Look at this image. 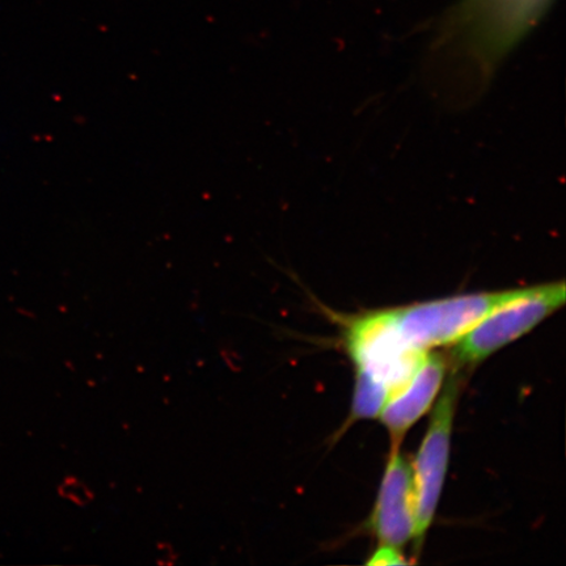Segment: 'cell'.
<instances>
[{
  "mask_svg": "<svg viewBox=\"0 0 566 566\" xmlns=\"http://www.w3.org/2000/svg\"><path fill=\"white\" fill-rule=\"evenodd\" d=\"M552 0H462L442 24L438 51L464 63L480 84L534 30Z\"/></svg>",
  "mask_w": 566,
  "mask_h": 566,
  "instance_id": "cell-1",
  "label": "cell"
},
{
  "mask_svg": "<svg viewBox=\"0 0 566 566\" xmlns=\"http://www.w3.org/2000/svg\"><path fill=\"white\" fill-rule=\"evenodd\" d=\"M565 283L523 287L513 300L488 314L458 339L454 356L460 364H476L526 335L544 318L564 306Z\"/></svg>",
  "mask_w": 566,
  "mask_h": 566,
  "instance_id": "cell-2",
  "label": "cell"
},
{
  "mask_svg": "<svg viewBox=\"0 0 566 566\" xmlns=\"http://www.w3.org/2000/svg\"><path fill=\"white\" fill-rule=\"evenodd\" d=\"M346 345L357 373L386 386L391 398L409 384L428 354L407 342L389 310L354 318L346 331Z\"/></svg>",
  "mask_w": 566,
  "mask_h": 566,
  "instance_id": "cell-3",
  "label": "cell"
},
{
  "mask_svg": "<svg viewBox=\"0 0 566 566\" xmlns=\"http://www.w3.org/2000/svg\"><path fill=\"white\" fill-rule=\"evenodd\" d=\"M520 290L462 294L389 311L407 342L428 352L433 346L457 343L493 310L518 295Z\"/></svg>",
  "mask_w": 566,
  "mask_h": 566,
  "instance_id": "cell-4",
  "label": "cell"
},
{
  "mask_svg": "<svg viewBox=\"0 0 566 566\" xmlns=\"http://www.w3.org/2000/svg\"><path fill=\"white\" fill-rule=\"evenodd\" d=\"M458 379L450 377L440 401L431 416L430 427L416 460L415 539L417 546L433 522L440 501L450 455V436L458 398Z\"/></svg>",
  "mask_w": 566,
  "mask_h": 566,
  "instance_id": "cell-5",
  "label": "cell"
},
{
  "mask_svg": "<svg viewBox=\"0 0 566 566\" xmlns=\"http://www.w3.org/2000/svg\"><path fill=\"white\" fill-rule=\"evenodd\" d=\"M415 509L413 467L394 450L373 516L381 546L399 548L415 536Z\"/></svg>",
  "mask_w": 566,
  "mask_h": 566,
  "instance_id": "cell-6",
  "label": "cell"
},
{
  "mask_svg": "<svg viewBox=\"0 0 566 566\" xmlns=\"http://www.w3.org/2000/svg\"><path fill=\"white\" fill-rule=\"evenodd\" d=\"M444 374L446 363L440 354H427L409 384L381 409V422L396 443L430 408L440 392Z\"/></svg>",
  "mask_w": 566,
  "mask_h": 566,
  "instance_id": "cell-7",
  "label": "cell"
},
{
  "mask_svg": "<svg viewBox=\"0 0 566 566\" xmlns=\"http://www.w3.org/2000/svg\"><path fill=\"white\" fill-rule=\"evenodd\" d=\"M391 399V392L379 381L363 373H357L356 392L353 400L354 419H375Z\"/></svg>",
  "mask_w": 566,
  "mask_h": 566,
  "instance_id": "cell-8",
  "label": "cell"
},
{
  "mask_svg": "<svg viewBox=\"0 0 566 566\" xmlns=\"http://www.w3.org/2000/svg\"><path fill=\"white\" fill-rule=\"evenodd\" d=\"M408 562L401 557L398 548L381 546L369 562L370 565H399Z\"/></svg>",
  "mask_w": 566,
  "mask_h": 566,
  "instance_id": "cell-9",
  "label": "cell"
}]
</instances>
